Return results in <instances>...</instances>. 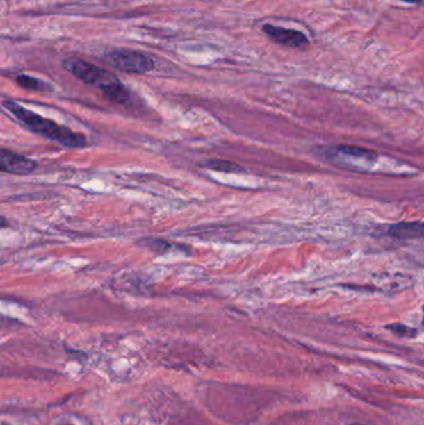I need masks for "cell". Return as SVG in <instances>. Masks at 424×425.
<instances>
[{
    "label": "cell",
    "mask_w": 424,
    "mask_h": 425,
    "mask_svg": "<svg viewBox=\"0 0 424 425\" xmlns=\"http://www.w3.org/2000/svg\"><path fill=\"white\" fill-rule=\"evenodd\" d=\"M17 83L24 89L31 90V91H39V92L53 91V86L50 83L39 80L36 77L28 76V75H20L17 77Z\"/></svg>",
    "instance_id": "10"
},
{
    "label": "cell",
    "mask_w": 424,
    "mask_h": 425,
    "mask_svg": "<svg viewBox=\"0 0 424 425\" xmlns=\"http://www.w3.org/2000/svg\"><path fill=\"white\" fill-rule=\"evenodd\" d=\"M38 168L35 160L22 154L15 153L6 148L0 149V169L6 173L26 176Z\"/></svg>",
    "instance_id": "4"
},
{
    "label": "cell",
    "mask_w": 424,
    "mask_h": 425,
    "mask_svg": "<svg viewBox=\"0 0 424 425\" xmlns=\"http://www.w3.org/2000/svg\"><path fill=\"white\" fill-rule=\"evenodd\" d=\"M264 33L266 35L270 36L271 39L277 44H282L284 47H305L309 45L307 36L304 35L297 30L285 29L279 28L274 25H264Z\"/></svg>",
    "instance_id": "5"
},
{
    "label": "cell",
    "mask_w": 424,
    "mask_h": 425,
    "mask_svg": "<svg viewBox=\"0 0 424 425\" xmlns=\"http://www.w3.org/2000/svg\"><path fill=\"white\" fill-rule=\"evenodd\" d=\"M3 105L19 122L28 128V130L38 133L40 136L49 138L51 141L58 142L67 148L88 147V138L80 132H75L69 127L61 126L51 119L39 116L38 113L26 110L25 107L20 106L14 101H4Z\"/></svg>",
    "instance_id": "1"
},
{
    "label": "cell",
    "mask_w": 424,
    "mask_h": 425,
    "mask_svg": "<svg viewBox=\"0 0 424 425\" xmlns=\"http://www.w3.org/2000/svg\"><path fill=\"white\" fill-rule=\"evenodd\" d=\"M63 65L80 81L91 85V86H96L101 91L106 90L108 86H111L112 83L118 81L117 78L111 75L110 72L102 70L100 67L86 62L83 60L66 59L63 62Z\"/></svg>",
    "instance_id": "2"
},
{
    "label": "cell",
    "mask_w": 424,
    "mask_h": 425,
    "mask_svg": "<svg viewBox=\"0 0 424 425\" xmlns=\"http://www.w3.org/2000/svg\"><path fill=\"white\" fill-rule=\"evenodd\" d=\"M106 60L118 70L132 74H145L154 66L152 59L132 50H113L106 53Z\"/></svg>",
    "instance_id": "3"
},
{
    "label": "cell",
    "mask_w": 424,
    "mask_h": 425,
    "mask_svg": "<svg viewBox=\"0 0 424 425\" xmlns=\"http://www.w3.org/2000/svg\"><path fill=\"white\" fill-rule=\"evenodd\" d=\"M387 328L400 337H409V338H412V337H416V335H417V330H414L412 327H408L406 325H402V324L389 325Z\"/></svg>",
    "instance_id": "11"
},
{
    "label": "cell",
    "mask_w": 424,
    "mask_h": 425,
    "mask_svg": "<svg viewBox=\"0 0 424 425\" xmlns=\"http://www.w3.org/2000/svg\"><path fill=\"white\" fill-rule=\"evenodd\" d=\"M202 165L204 168H208V169L224 172V173H240V172H245L242 165H238L236 162H231V160H206Z\"/></svg>",
    "instance_id": "9"
},
{
    "label": "cell",
    "mask_w": 424,
    "mask_h": 425,
    "mask_svg": "<svg viewBox=\"0 0 424 425\" xmlns=\"http://www.w3.org/2000/svg\"><path fill=\"white\" fill-rule=\"evenodd\" d=\"M334 151L339 156H345V157L364 160V162H368V163H373L378 158L377 152L367 149V148L359 147V146H348V144L336 146Z\"/></svg>",
    "instance_id": "7"
},
{
    "label": "cell",
    "mask_w": 424,
    "mask_h": 425,
    "mask_svg": "<svg viewBox=\"0 0 424 425\" xmlns=\"http://www.w3.org/2000/svg\"><path fill=\"white\" fill-rule=\"evenodd\" d=\"M423 315H424V307H423ZM423 325H424V317H423Z\"/></svg>",
    "instance_id": "14"
},
{
    "label": "cell",
    "mask_w": 424,
    "mask_h": 425,
    "mask_svg": "<svg viewBox=\"0 0 424 425\" xmlns=\"http://www.w3.org/2000/svg\"><path fill=\"white\" fill-rule=\"evenodd\" d=\"M148 242H141L142 245H146L148 249H151V250H154V251H157V253H163L165 250H168V249H171V244H168V242H165V240H158V239H148Z\"/></svg>",
    "instance_id": "12"
},
{
    "label": "cell",
    "mask_w": 424,
    "mask_h": 425,
    "mask_svg": "<svg viewBox=\"0 0 424 425\" xmlns=\"http://www.w3.org/2000/svg\"><path fill=\"white\" fill-rule=\"evenodd\" d=\"M63 425H71V424H63Z\"/></svg>",
    "instance_id": "16"
},
{
    "label": "cell",
    "mask_w": 424,
    "mask_h": 425,
    "mask_svg": "<svg viewBox=\"0 0 424 425\" xmlns=\"http://www.w3.org/2000/svg\"><path fill=\"white\" fill-rule=\"evenodd\" d=\"M352 425H364V424H352Z\"/></svg>",
    "instance_id": "15"
},
{
    "label": "cell",
    "mask_w": 424,
    "mask_h": 425,
    "mask_svg": "<svg viewBox=\"0 0 424 425\" xmlns=\"http://www.w3.org/2000/svg\"><path fill=\"white\" fill-rule=\"evenodd\" d=\"M389 235L393 236L400 240L417 239L424 236V223L422 222H402L391 225L389 228Z\"/></svg>",
    "instance_id": "6"
},
{
    "label": "cell",
    "mask_w": 424,
    "mask_h": 425,
    "mask_svg": "<svg viewBox=\"0 0 424 425\" xmlns=\"http://www.w3.org/2000/svg\"><path fill=\"white\" fill-rule=\"evenodd\" d=\"M108 100L117 105H129L131 102V94L120 81L112 83L106 90L102 91Z\"/></svg>",
    "instance_id": "8"
},
{
    "label": "cell",
    "mask_w": 424,
    "mask_h": 425,
    "mask_svg": "<svg viewBox=\"0 0 424 425\" xmlns=\"http://www.w3.org/2000/svg\"><path fill=\"white\" fill-rule=\"evenodd\" d=\"M405 1H409V3H419L421 0H405Z\"/></svg>",
    "instance_id": "13"
}]
</instances>
